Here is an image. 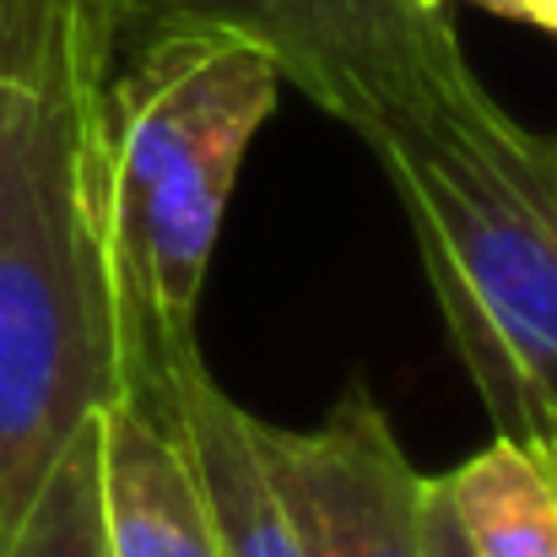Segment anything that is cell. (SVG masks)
<instances>
[{
	"label": "cell",
	"instance_id": "8fae6325",
	"mask_svg": "<svg viewBox=\"0 0 557 557\" xmlns=\"http://www.w3.org/2000/svg\"><path fill=\"white\" fill-rule=\"evenodd\" d=\"M417 547L422 557H476L460 520H455V504L444 493V476H422V515H417Z\"/></svg>",
	"mask_w": 557,
	"mask_h": 557
},
{
	"label": "cell",
	"instance_id": "277c9868",
	"mask_svg": "<svg viewBox=\"0 0 557 557\" xmlns=\"http://www.w3.org/2000/svg\"><path fill=\"white\" fill-rule=\"evenodd\" d=\"M120 44L152 27H233L271 49L282 87H298L347 131L389 92L438 82L466 60L444 11L422 0H109Z\"/></svg>",
	"mask_w": 557,
	"mask_h": 557
},
{
	"label": "cell",
	"instance_id": "7a4b0ae2",
	"mask_svg": "<svg viewBox=\"0 0 557 557\" xmlns=\"http://www.w3.org/2000/svg\"><path fill=\"white\" fill-rule=\"evenodd\" d=\"M109 65L0 82V542L125 389L103 216Z\"/></svg>",
	"mask_w": 557,
	"mask_h": 557
},
{
	"label": "cell",
	"instance_id": "ba28073f",
	"mask_svg": "<svg viewBox=\"0 0 557 557\" xmlns=\"http://www.w3.org/2000/svg\"><path fill=\"white\" fill-rule=\"evenodd\" d=\"M438 476L476 557H557V487L531 444L498 433Z\"/></svg>",
	"mask_w": 557,
	"mask_h": 557
},
{
	"label": "cell",
	"instance_id": "3957f363",
	"mask_svg": "<svg viewBox=\"0 0 557 557\" xmlns=\"http://www.w3.org/2000/svg\"><path fill=\"white\" fill-rule=\"evenodd\" d=\"M271 49L233 27H152L103 87V216L125 325V384L169 379L195 342L238 169L276 114Z\"/></svg>",
	"mask_w": 557,
	"mask_h": 557
},
{
	"label": "cell",
	"instance_id": "9a60e30c",
	"mask_svg": "<svg viewBox=\"0 0 557 557\" xmlns=\"http://www.w3.org/2000/svg\"><path fill=\"white\" fill-rule=\"evenodd\" d=\"M92 5H98V11H103V16H109V0H92ZM109 22H114V16H109Z\"/></svg>",
	"mask_w": 557,
	"mask_h": 557
},
{
	"label": "cell",
	"instance_id": "4fadbf2b",
	"mask_svg": "<svg viewBox=\"0 0 557 557\" xmlns=\"http://www.w3.org/2000/svg\"><path fill=\"white\" fill-rule=\"evenodd\" d=\"M536 455H542V466H547V476H553V487H557V444H531Z\"/></svg>",
	"mask_w": 557,
	"mask_h": 557
},
{
	"label": "cell",
	"instance_id": "6da1fadb",
	"mask_svg": "<svg viewBox=\"0 0 557 557\" xmlns=\"http://www.w3.org/2000/svg\"><path fill=\"white\" fill-rule=\"evenodd\" d=\"M400 200L449 347L504 438L557 444V125L515 120L471 65L352 125Z\"/></svg>",
	"mask_w": 557,
	"mask_h": 557
},
{
	"label": "cell",
	"instance_id": "7c38bea8",
	"mask_svg": "<svg viewBox=\"0 0 557 557\" xmlns=\"http://www.w3.org/2000/svg\"><path fill=\"white\" fill-rule=\"evenodd\" d=\"M493 16H509V22H531L542 33H557V0H487Z\"/></svg>",
	"mask_w": 557,
	"mask_h": 557
},
{
	"label": "cell",
	"instance_id": "9c48e42d",
	"mask_svg": "<svg viewBox=\"0 0 557 557\" xmlns=\"http://www.w3.org/2000/svg\"><path fill=\"white\" fill-rule=\"evenodd\" d=\"M0 557H109L103 487H98V422H87L60 449V460L27 498L22 520L0 542Z\"/></svg>",
	"mask_w": 557,
	"mask_h": 557
},
{
	"label": "cell",
	"instance_id": "8992f818",
	"mask_svg": "<svg viewBox=\"0 0 557 557\" xmlns=\"http://www.w3.org/2000/svg\"><path fill=\"white\" fill-rule=\"evenodd\" d=\"M174 379H131L98 417L109 557H222L174 406Z\"/></svg>",
	"mask_w": 557,
	"mask_h": 557
},
{
	"label": "cell",
	"instance_id": "5b68a950",
	"mask_svg": "<svg viewBox=\"0 0 557 557\" xmlns=\"http://www.w3.org/2000/svg\"><path fill=\"white\" fill-rule=\"evenodd\" d=\"M249 444L304 557H422V476L363 384L304 433L249 411Z\"/></svg>",
	"mask_w": 557,
	"mask_h": 557
},
{
	"label": "cell",
	"instance_id": "52a82bcc",
	"mask_svg": "<svg viewBox=\"0 0 557 557\" xmlns=\"http://www.w3.org/2000/svg\"><path fill=\"white\" fill-rule=\"evenodd\" d=\"M174 406L185 428V449L216 531L222 557H304L287 515L276 509L265 471L249 444V411L211 379L206 358L189 352L174 379Z\"/></svg>",
	"mask_w": 557,
	"mask_h": 557
},
{
	"label": "cell",
	"instance_id": "5bb4252c",
	"mask_svg": "<svg viewBox=\"0 0 557 557\" xmlns=\"http://www.w3.org/2000/svg\"><path fill=\"white\" fill-rule=\"evenodd\" d=\"M422 5H428V11H449V5H482V11H487V0H422Z\"/></svg>",
	"mask_w": 557,
	"mask_h": 557
},
{
	"label": "cell",
	"instance_id": "30bf717a",
	"mask_svg": "<svg viewBox=\"0 0 557 557\" xmlns=\"http://www.w3.org/2000/svg\"><path fill=\"white\" fill-rule=\"evenodd\" d=\"M120 33L92 0H0V82H49L76 65L114 71Z\"/></svg>",
	"mask_w": 557,
	"mask_h": 557
}]
</instances>
